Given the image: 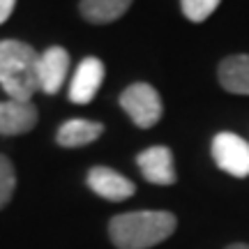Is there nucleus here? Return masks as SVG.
I'll return each mask as SVG.
<instances>
[{"mask_svg": "<svg viewBox=\"0 0 249 249\" xmlns=\"http://www.w3.org/2000/svg\"><path fill=\"white\" fill-rule=\"evenodd\" d=\"M178 219L166 210H139L116 214L108 222V235L118 249H150L171 238Z\"/></svg>", "mask_w": 249, "mask_h": 249, "instance_id": "obj_1", "label": "nucleus"}, {"mask_svg": "<svg viewBox=\"0 0 249 249\" xmlns=\"http://www.w3.org/2000/svg\"><path fill=\"white\" fill-rule=\"evenodd\" d=\"M39 53L21 39H0V86L9 99L30 102L39 90Z\"/></svg>", "mask_w": 249, "mask_h": 249, "instance_id": "obj_2", "label": "nucleus"}, {"mask_svg": "<svg viewBox=\"0 0 249 249\" xmlns=\"http://www.w3.org/2000/svg\"><path fill=\"white\" fill-rule=\"evenodd\" d=\"M120 107L132 118V123L141 129L155 127L160 123L161 111H164L160 92L150 83H132L129 88H124V92L120 95Z\"/></svg>", "mask_w": 249, "mask_h": 249, "instance_id": "obj_3", "label": "nucleus"}, {"mask_svg": "<svg viewBox=\"0 0 249 249\" xmlns=\"http://www.w3.org/2000/svg\"><path fill=\"white\" fill-rule=\"evenodd\" d=\"M214 164L233 178L249 176V143L233 132H219L213 139Z\"/></svg>", "mask_w": 249, "mask_h": 249, "instance_id": "obj_4", "label": "nucleus"}, {"mask_svg": "<svg viewBox=\"0 0 249 249\" xmlns=\"http://www.w3.org/2000/svg\"><path fill=\"white\" fill-rule=\"evenodd\" d=\"M102 81H104V62L95 58V55L83 58L79 62V67H76L74 79H71L70 99L74 104H90L97 95Z\"/></svg>", "mask_w": 249, "mask_h": 249, "instance_id": "obj_5", "label": "nucleus"}, {"mask_svg": "<svg viewBox=\"0 0 249 249\" xmlns=\"http://www.w3.org/2000/svg\"><path fill=\"white\" fill-rule=\"evenodd\" d=\"M70 71V53L62 46H51L44 53H39L37 76H39V90L46 95H55L62 88Z\"/></svg>", "mask_w": 249, "mask_h": 249, "instance_id": "obj_6", "label": "nucleus"}, {"mask_svg": "<svg viewBox=\"0 0 249 249\" xmlns=\"http://www.w3.org/2000/svg\"><path fill=\"white\" fill-rule=\"evenodd\" d=\"M86 182L95 194L107 198V201H124L136 192V185L132 180H127L123 173L108 169V166H92L88 171Z\"/></svg>", "mask_w": 249, "mask_h": 249, "instance_id": "obj_7", "label": "nucleus"}, {"mask_svg": "<svg viewBox=\"0 0 249 249\" xmlns=\"http://www.w3.org/2000/svg\"><path fill=\"white\" fill-rule=\"evenodd\" d=\"M136 164L141 169L143 178L152 185L169 187L176 182V169H173V155L166 145H152L136 157Z\"/></svg>", "mask_w": 249, "mask_h": 249, "instance_id": "obj_8", "label": "nucleus"}, {"mask_svg": "<svg viewBox=\"0 0 249 249\" xmlns=\"http://www.w3.org/2000/svg\"><path fill=\"white\" fill-rule=\"evenodd\" d=\"M35 124L37 107L33 102H17V99L0 102V134L2 136L28 134Z\"/></svg>", "mask_w": 249, "mask_h": 249, "instance_id": "obj_9", "label": "nucleus"}, {"mask_svg": "<svg viewBox=\"0 0 249 249\" xmlns=\"http://www.w3.org/2000/svg\"><path fill=\"white\" fill-rule=\"evenodd\" d=\"M217 76L224 90H229L233 95H249V55L235 53L224 58L219 62Z\"/></svg>", "mask_w": 249, "mask_h": 249, "instance_id": "obj_10", "label": "nucleus"}, {"mask_svg": "<svg viewBox=\"0 0 249 249\" xmlns=\"http://www.w3.org/2000/svg\"><path fill=\"white\" fill-rule=\"evenodd\" d=\"M102 134H104V124L102 123L74 118V120H67V123H62L58 127L55 141L62 148H81V145H88V143L97 141Z\"/></svg>", "mask_w": 249, "mask_h": 249, "instance_id": "obj_11", "label": "nucleus"}, {"mask_svg": "<svg viewBox=\"0 0 249 249\" xmlns=\"http://www.w3.org/2000/svg\"><path fill=\"white\" fill-rule=\"evenodd\" d=\"M129 7H132V0H81L79 2L81 17L95 26L113 23Z\"/></svg>", "mask_w": 249, "mask_h": 249, "instance_id": "obj_12", "label": "nucleus"}, {"mask_svg": "<svg viewBox=\"0 0 249 249\" xmlns=\"http://www.w3.org/2000/svg\"><path fill=\"white\" fill-rule=\"evenodd\" d=\"M219 2L222 0H180V7H182V14L187 17V21L201 23L219 7Z\"/></svg>", "mask_w": 249, "mask_h": 249, "instance_id": "obj_13", "label": "nucleus"}, {"mask_svg": "<svg viewBox=\"0 0 249 249\" xmlns=\"http://www.w3.org/2000/svg\"><path fill=\"white\" fill-rule=\"evenodd\" d=\"M14 189H17V173H14V166H12L9 157L0 155V210L12 201Z\"/></svg>", "mask_w": 249, "mask_h": 249, "instance_id": "obj_14", "label": "nucleus"}, {"mask_svg": "<svg viewBox=\"0 0 249 249\" xmlns=\"http://www.w3.org/2000/svg\"><path fill=\"white\" fill-rule=\"evenodd\" d=\"M14 7H17V0H0V26L12 17Z\"/></svg>", "mask_w": 249, "mask_h": 249, "instance_id": "obj_15", "label": "nucleus"}, {"mask_svg": "<svg viewBox=\"0 0 249 249\" xmlns=\"http://www.w3.org/2000/svg\"><path fill=\"white\" fill-rule=\"evenodd\" d=\"M226 249H249V245H245V242H235V245H229Z\"/></svg>", "mask_w": 249, "mask_h": 249, "instance_id": "obj_16", "label": "nucleus"}]
</instances>
